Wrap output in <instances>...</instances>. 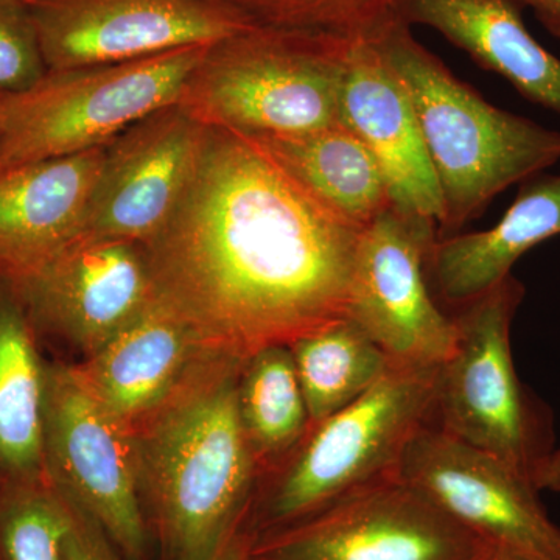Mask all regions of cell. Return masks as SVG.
Segmentation results:
<instances>
[{
    "mask_svg": "<svg viewBox=\"0 0 560 560\" xmlns=\"http://www.w3.org/2000/svg\"><path fill=\"white\" fill-rule=\"evenodd\" d=\"M361 232L253 140L209 127L189 186L143 248L154 298L202 355L245 363L346 319Z\"/></svg>",
    "mask_w": 560,
    "mask_h": 560,
    "instance_id": "1",
    "label": "cell"
},
{
    "mask_svg": "<svg viewBox=\"0 0 560 560\" xmlns=\"http://www.w3.org/2000/svg\"><path fill=\"white\" fill-rule=\"evenodd\" d=\"M243 364L202 361L138 440L140 480L172 560H212L248 522L260 464L238 408Z\"/></svg>",
    "mask_w": 560,
    "mask_h": 560,
    "instance_id": "2",
    "label": "cell"
},
{
    "mask_svg": "<svg viewBox=\"0 0 560 560\" xmlns=\"http://www.w3.org/2000/svg\"><path fill=\"white\" fill-rule=\"evenodd\" d=\"M372 44L410 95L440 184L438 238L478 219L501 191L560 161V131L497 108L393 20Z\"/></svg>",
    "mask_w": 560,
    "mask_h": 560,
    "instance_id": "3",
    "label": "cell"
},
{
    "mask_svg": "<svg viewBox=\"0 0 560 560\" xmlns=\"http://www.w3.org/2000/svg\"><path fill=\"white\" fill-rule=\"evenodd\" d=\"M353 43L254 25L210 44L178 103L206 127L245 136L329 127L340 121Z\"/></svg>",
    "mask_w": 560,
    "mask_h": 560,
    "instance_id": "4",
    "label": "cell"
},
{
    "mask_svg": "<svg viewBox=\"0 0 560 560\" xmlns=\"http://www.w3.org/2000/svg\"><path fill=\"white\" fill-rule=\"evenodd\" d=\"M440 366H396L360 399L308 429L276 469L254 533L282 528L399 475L405 451L434 423Z\"/></svg>",
    "mask_w": 560,
    "mask_h": 560,
    "instance_id": "5",
    "label": "cell"
},
{
    "mask_svg": "<svg viewBox=\"0 0 560 560\" xmlns=\"http://www.w3.org/2000/svg\"><path fill=\"white\" fill-rule=\"evenodd\" d=\"M525 300L514 275L453 313L458 341L438 375L434 425L534 482L555 451L551 411L523 385L511 331Z\"/></svg>",
    "mask_w": 560,
    "mask_h": 560,
    "instance_id": "6",
    "label": "cell"
},
{
    "mask_svg": "<svg viewBox=\"0 0 560 560\" xmlns=\"http://www.w3.org/2000/svg\"><path fill=\"white\" fill-rule=\"evenodd\" d=\"M209 46L49 70L31 90L0 95V173L106 145L135 121L178 103Z\"/></svg>",
    "mask_w": 560,
    "mask_h": 560,
    "instance_id": "7",
    "label": "cell"
},
{
    "mask_svg": "<svg viewBox=\"0 0 560 560\" xmlns=\"http://www.w3.org/2000/svg\"><path fill=\"white\" fill-rule=\"evenodd\" d=\"M44 478L97 523L128 559L143 560L138 436L91 393L72 366H46Z\"/></svg>",
    "mask_w": 560,
    "mask_h": 560,
    "instance_id": "8",
    "label": "cell"
},
{
    "mask_svg": "<svg viewBox=\"0 0 560 560\" xmlns=\"http://www.w3.org/2000/svg\"><path fill=\"white\" fill-rule=\"evenodd\" d=\"M489 548L396 475L254 533L249 560H485Z\"/></svg>",
    "mask_w": 560,
    "mask_h": 560,
    "instance_id": "9",
    "label": "cell"
},
{
    "mask_svg": "<svg viewBox=\"0 0 560 560\" xmlns=\"http://www.w3.org/2000/svg\"><path fill=\"white\" fill-rule=\"evenodd\" d=\"M436 241L434 224L394 208L360 235L346 319L396 366H441L455 352L456 320L438 307L427 275Z\"/></svg>",
    "mask_w": 560,
    "mask_h": 560,
    "instance_id": "10",
    "label": "cell"
},
{
    "mask_svg": "<svg viewBox=\"0 0 560 560\" xmlns=\"http://www.w3.org/2000/svg\"><path fill=\"white\" fill-rule=\"evenodd\" d=\"M47 70L209 46L254 27L223 0H28Z\"/></svg>",
    "mask_w": 560,
    "mask_h": 560,
    "instance_id": "11",
    "label": "cell"
},
{
    "mask_svg": "<svg viewBox=\"0 0 560 560\" xmlns=\"http://www.w3.org/2000/svg\"><path fill=\"white\" fill-rule=\"evenodd\" d=\"M399 477L489 547L560 560V528L534 482L434 423L412 438Z\"/></svg>",
    "mask_w": 560,
    "mask_h": 560,
    "instance_id": "12",
    "label": "cell"
},
{
    "mask_svg": "<svg viewBox=\"0 0 560 560\" xmlns=\"http://www.w3.org/2000/svg\"><path fill=\"white\" fill-rule=\"evenodd\" d=\"M208 128L173 103L110 140L81 237L150 242L189 186Z\"/></svg>",
    "mask_w": 560,
    "mask_h": 560,
    "instance_id": "13",
    "label": "cell"
},
{
    "mask_svg": "<svg viewBox=\"0 0 560 560\" xmlns=\"http://www.w3.org/2000/svg\"><path fill=\"white\" fill-rule=\"evenodd\" d=\"M11 280L36 330L57 334L86 357L154 298L145 248L135 242L80 237L36 270Z\"/></svg>",
    "mask_w": 560,
    "mask_h": 560,
    "instance_id": "14",
    "label": "cell"
},
{
    "mask_svg": "<svg viewBox=\"0 0 560 560\" xmlns=\"http://www.w3.org/2000/svg\"><path fill=\"white\" fill-rule=\"evenodd\" d=\"M340 120L371 151L390 206L440 228L444 209L418 116L404 83L371 40H355L342 86Z\"/></svg>",
    "mask_w": 560,
    "mask_h": 560,
    "instance_id": "15",
    "label": "cell"
},
{
    "mask_svg": "<svg viewBox=\"0 0 560 560\" xmlns=\"http://www.w3.org/2000/svg\"><path fill=\"white\" fill-rule=\"evenodd\" d=\"M189 327L161 301L147 307L84 363L77 377L138 436L206 361Z\"/></svg>",
    "mask_w": 560,
    "mask_h": 560,
    "instance_id": "16",
    "label": "cell"
},
{
    "mask_svg": "<svg viewBox=\"0 0 560 560\" xmlns=\"http://www.w3.org/2000/svg\"><path fill=\"white\" fill-rule=\"evenodd\" d=\"M106 149L0 173V275L22 278L81 237Z\"/></svg>",
    "mask_w": 560,
    "mask_h": 560,
    "instance_id": "17",
    "label": "cell"
},
{
    "mask_svg": "<svg viewBox=\"0 0 560 560\" xmlns=\"http://www.w3.org/2000/svg\"><path fill=\"white\" fill-rule=\"evenodd\" d=\"M394 14L440 32L526 101L560 114V58L530 35L518 0H396Z\"/></svg>",
    "mask_w": 560,
    "mask_h": 560,
    "instance_id": "18",
    "label": "cell"
},
{
    "mask_svg": "<svg viewBox=\"0 0 560 560\" xmlns=\"http://www.w3.org/2000/svg\"><path fill=\"white\" fill-rule=\"evenodd\" d=\"M560 235V175L530 176L495 226L438 238L427 260L430 285L459 308L512 275L528 250Z\"/></svg>",
    "mask_w": 560,
    "mask_h": 560,
    "instance_id": "19",
    "label": "cell"
},
{
    "mask_svg": "<svg viewBox=\"0 0 560 560\" xmlns=\"http://www.w3.org/2000/svg\"><path fill=\"white\" fill-rule=\"evenodd\" d=\"M246 138L324 208L360 230L393 208L377 161L341 120L298 135Z\"/></svg>",
    "mask_w": 560,
    "mask_h": 560,
    "instance_id": "20",
    "label": "cell"
},
{
    "mask_svg": "<svg viewBox=\"0 0 560 560\" xmlns=\"http://www.w3.org/2000/svg\"><path fill=\"white\" fill-rule=\"evenodd\" d=\"M44 372L27 305L0 275V482L44 480Z\"/></svg>",
    "mask_w": 560,
    "mask_h": 560,
    "instance_id": "21",
    "label": "cell"
},
{
    "mask_svg": "<svg viewBox=\"0 0 560 560\" xmlns=\"http://www.w3.org/2000/svg\"><path fill=\"white\" fill-rule=\"evenodd\" d=\"M290 350L311 427L360 399L393 366L383 350L349 319L305 335Z\"/></svg>",
    "mask_w": 560,
    "mask_h": 560,
    "instance_id": "22",
    "label": "cell"
},
{
    "mask_svg": "<svg viewBox=\"0 0 560 560\" xmlns=\"http://www.w3.org/2000/svg\"><path fill=\"white\" fill-rule=\"evenodd\" d=\"M238 408L260 467L275 466L304 440L311 418L289 346L261 349L245 361Z\"/></svg>",
    "mask_w": 560,
    "mask_h": 560,
    "instance_id": "23",
    "label": "cell"
},
{
    "mask_svg": "<svg viewBox=\"0 0 560 560\" xmlns=\"http://www.w3.org/2000/svg\"><path fill=\"white\" fill-rule=\"evenodd\" d=\"M70 518L46 478L0 482V560H62Z\"/></svg>",
    "mask_w": 560,
    "mask_h": 560,
    "instance_id": "24",
    "label": "cell"
},
{
    "mask_svg": "<svg viewBox=\"0 0 560 560\" xmlns=\"http://www.w3.org/2000/svg\"><path fill=\"white\" fill-rule=\"evenodd\" d=\"M259 27L368 40L396 20V0H223Z\"/></svg>",
    "mask_w": 560,
    "mask_h": 560,
    "instance_id": "25",
    "label": "cell"
},
{
    "mask_svg": "<svg viewBox=\"0 0 560 560\" xmlns=\"http://www.w3.org/2000/svg\"><path fill=\"white\" fill-rule=\"evenodd\" d=\"M47 72L27 3L0 0V95L31 90Z\"/></svg>",
    "mask_w": 560,
    "mask_h": 560,
    "instance_id": "26",
    "label": "cell"
},
{
    "mask_svg": "<svg viewBox=\"0 0 560 560\" xmlns=\"http://www.w3.org/2000/svg\"><path fill=\"white\" fill-rule=\"evenodd\" d=\"M69 504L72 518L66 534L62 560H117L110 550L108 537L98 528L97 523L75 504L70 501Z\"/></svg>",
    "mask_w": 560,
    "mask_h": 560,
    "instance_id": "27",
    "label": "cell"
},
{
    "mask_svg": "<svg viewBox=\"0 0 560 560\" xmlns=\"http://www.w3.org/2000/svg\"><path fill=\"white\" fill-rule=\"evenodd\" d=\"M254 539L253 526L248 522L243 523L241 528L235 530L230 540L223 545L212 560H249V548Z\"/></svg>",
    "mask_w": 560,
    "mask_h": 560,
    "instance_id": "28",
    "label": "cell"
},
{
    "mask_svg": "<svg viewBox=\"0 0 560 560\" xmlns=\"http://www.w3.org/2000/svg\"><path fill=\"white\" fill-rule=\"evenodd\" d=\"M522 5L529 7L540 24L560 39V0H518Z\"/></svg>",
    "mask_w": 560,
    "mask_h": 560,
    "instance_id": "29",
    "label": "cell"
},
{
    "mask_svg": "<svg viewBox=\"0 0 560 560\" xmlns=\"http://www.w3.org/2000/svg\"><path fill=\"white\" fill-rule=\"evenodd\" d=\"M534 486L539 492H560V447L555 448L541 463L539 470L534 475Z\"/></svg>",
    "mask_w": 560,
    "mask_h": 560,
    "instance_id": "30",
    "label": "cell"
},
{
    "mask_svg": "<svg viewBox=\"0 0 560 560\" xmlns=\"http://www.w3.org/2000/svg\"><path fill=\"white\" fill-rule=\"evenodd\" d=\"M485 560H545L510 548L490 547Z\"/></svg>",
    "mask_w": 560,
    "mask_h": 560,
    "instance_id": "31",
    "label": "cell"
},
{
    "mask_svg": "<svg viewBox=\"0 0 560 560\" xmlns=\"http://www.w3.org/2000/svg\"><path fill=\"white\" fill-rule=\"evenodd\" d=\"M14 2H28V0H14Z\"/></svg>",
    "mask_w": 560,
    "mask_h": 560,
    "instance_id": "32",
    "label": "cell"
}]
</instances>
